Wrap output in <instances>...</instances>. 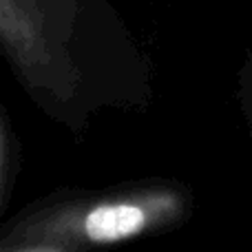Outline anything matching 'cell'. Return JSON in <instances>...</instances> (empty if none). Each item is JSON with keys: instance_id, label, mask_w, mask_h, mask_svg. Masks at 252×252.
<instances>
[{"instance_id": "1", "label": "cell", "mask_w": 252, "mask_h": 252, "mask_svg": "<svg viewBox=\"0 0 252 252\" xmlns=\"http://www.w3.org/2000/svg\"><path fill=\"white\" fill-rule=\"evenodd\" d=\"M146 226V215L133 204H102L95 206L84 219V235L95 244H115L135 237Z\"/></svg>"}]
</instances>
